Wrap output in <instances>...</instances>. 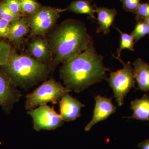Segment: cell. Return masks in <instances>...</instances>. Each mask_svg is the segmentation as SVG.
<instances>
[{
  "label": "cell",
  "mask_w": 149,
  "mask_h": 149,
  "mask_svg": "<svg viewBox=\"0 0 149 149\" xmlns=\"http://www.w3.org/2000/svg\"><path fill=\"white\" fill-rule=\"evenodd\" d=\"M97 14L98 27L97 33H103L107 35L109 33L110 27L113 24L117 12L115 9L104 7H96Z\"/></svg>",
  "instance_id": "4fadbf2b"
},
{
  "label": "cell",
  "mask_w": 149,
  "mask_h": 149,
  "mask_svg": "<svg viewBox=\"0 0 149 149\" xmlns=\"http://www.w3.org/2000/svg\"><path fill=\"white\" fill-rule=\"evenodd\" d=\"M123 68L111 72L108 79L110 86L114 93L116 100L119 106L124 102V99L131 88L135 86V79L131 63L122 62Z\"/></svg>",
  "instance_id": "8992f818"
},
{
  "label": "cell",
  "mask_w": 149,
  "mask_h": 149,
  "mask_svg": "<svg viewBox=\"0 0 149 149\" xmlns=\"http://www.w3.org/2000/svg\"><path fill=\"white\" fill-rule=\"evenodd\" d=\"M23 15L16 14L10 10L3 1H0V18L6 19L10 22L21 18Z\"/></svg>",
  "instance_id": "ffe728a7"
},
{
  "label": "cell",
  "mask_w": 149,
  "mask_h": 149,
  "mask_svg": "<svg viewBox=\"0 0 149 149\" xmlns=\"http://www.w3.org/2000/svg\"><path fill=\"white\" fill-rule=\"evenodd\" d=\"M23 95L14 86L0 67V106L5 113H10L15 104Z\"/></svg>",
  "instance_id": "ba28073f"
},
{
  "label": "cell",
  "mask_w": 149,
  "mask_h": 149,
  "mask_svg": "<svg viewBox=\"0 0 149 149\" xmlns=\"http://www.w3.org/2000/svg\"><path fill=\"white\" fill-rule=\"evenodd\" d=\"M70 92L65 86L50 78L25 96L24 107L29 111L49 103L56 104L65 94Z\"/></svg>",
  "instance_id": "277c9868"
},
{
  "label": "cell",
  "mask_w": 149,
  "mask_h": 149,
  "mask_svg": "<svg viewBox=\"0 0 149 149\" xmlns=\"http://www.w3.org/2000/svg\"><path fill=\"white\" fill-rule=\"evenodd\" d=\"M133 65V74L139 89L145 92L149 91V63L138 58Z\"/></svg>",
  "instance_id": "7c38bea8"
},
{
  "label": "cell",
  "mask_w": 149,
  "mask_h": 149,
  "mask_svg": "<svg viewBox=\"0 0 149 149\" xmlns=\"http://www.w3.org/2000/svg\"><path fill=\"white\" fill-rule=\"evenodd\" d=\"M60 115L64 121H73L81 116L84 104L70 95L69 93L65 94L59 102Z\"/></svg>",
  "instance_id": "30bf717a"
},
{
  "label": "cell",
  "mask_w": 149,
  "mask_h": 149,
  "mask_svg": "<svg viewBox=\"0 0 149 149\" xmlns=\"http://www.w3.org/2000/svg\"><path fill=\"white\" fill-rule=\"evenodd\" d=\"M65 10L66 9L40 7L28 17L30 36L35 37L45 35L55 24L59 17L60 13Z\"/></svg>",
  "instance_id": "5b68a950"
},
{
  "label": "cell",
  "mask_w": 149,
  "mask_h": 149,
  "mask_svg": "<svg viewBox=\"0 0 149 149\" xmlns=\"http://www.w3.org/2000/svg\"><path fill=\"white\" fill-rule=\"evenodd\" d=\"M10 29L11 22L6 19L0 18V38L8 39Z\"/></svg>",
  "instance_id": "603a6c76"
},
{
  "label": "cell",
  "mask_w": 149,
  "mask_h": 149,
  "mask_svg": "<svg viewBox=\"0 0 149 149\" xmlns=\"http://www.w3.org/2000/svg\"><path fill=\"white\" fill-rule=\"evenodd\" d=\"M0 67L14 86L22 89L31 88L46 80L51 72L49 64L12 50L7 63Z\"/></svg>",
  "instance_id": "3957f363"
},
{
  "label": "cell",
  "mask_w": 149,
  "mask_h": 149,
  "mask_svg": "<svg viewBox=\"0 0 149 149\" xmlns=\"http://www.w3.org/2000/svg\"><path fill=\"white\" fill-rule=\"evenodd\" d=\"M66 10L75 13L88 15L91 18L96 19L95 13L96 12V8L91 5V1L89 0L73 1Z\"/></svg>",
  "instance_id": "2e32d148"
},
{
  "label": "cell",
  "mask_w": 149,
  "mask_h": 149,
  "mask_svg": "<svg viewBox=\"0 0 149 149\" xmlns=\"http://www.w3.org/2000/svg\"><path fill=\"white\" fill-rule=\"evenodd\" d=\"M48 44L52 55L51 72L83 52L93 44V40L83 22L68 19L56 27L49 36Z\"/></svg>",
  "instance_id": "7a4b0ae2"
},
{
  "label": "cell",
  "mask_w": 149,
  "mask_h": 149,
  "mask_svg": "<svg viewBox=\"0 0 149 149\" xmlns=\"http://www.w3.org/2000/svg\"><path fill=\"white\" fill-rule=\"evenodd\" d=\"M109 70L104 65L102 56L97 54L93 43L83 52L63 63L60 75L67 88L80 93L101 82Z\"/></svg>",
  "instance_id": "6da1fadb"
},
{
  "label": "cell",
  "mask_w": 149,
  "mask_h": 149,
  "mask_svg": "<svg viewBox=\"0 0 149 149\" xmlns=\"http://www.w3.org/2000/svg\"><path fill=\"white\" fill-rule=\"evenodd\" d=\"M130 108L133 114L128 118L149 121V95H144L141 99L131 102Z\"/></svg>",
  "instance_id": "9a60e30c"
},
{
  "label": "cell",
  "mask_w": 149,
  "mask_h": 149,
  "mask_svg": "<svg viewBox=\"0 0 149 149\" xmlns=\"http://www.w3.org/2000/svg\"><path fill=\"white\" fill-rule=\"evenodd\" d=\"M134 13L139 19H144L149 18V2L141 3Z\"/></svg>",
  "instance_id": "7402d4cb"
},
{
  "label": "cell",
  "mask_w": 149,
  "mask_h": 149,
  "mask_svg": "<svg viewBox=\"0 0 149 149\" xmlns=\"http://www.w3.org/2000/svg\"><path fill=\"white\" fill-rule=\"evenodd\" d=\"M11 51V47L8 43L0 40V67L7 63Z\"/></svg>",
  "instance_id": "44dd1931"
},
{
  "label": "cell",
  "mask_w": 149,
  "mask_h": 149,
  "mask_svg": "<svg viewBox=\"0 0 149 149\" xmlns=\"http://www.w3.org/2000/svg\"><path fill=\"white\" fill-rule=\"evenodd\" d=\"M139 147L141 149H149V140H145L139 144Z\"/></svg>",
  "instance_id": "484cf974"
},
{
  "label": "cell",
  "mask_w": 149,
  "mask_h": 149,
  "mask_svg": "<svg viewBox=\"0 0 149 149\" xmlns=\"http://www.w3.org/2000/svg\"><path fill=\"white\" fill-rule=\"evenodd\" d=\"M29 31L28 17L23 16L21 18L11 22L10 33L8 39L16 45H19L23 37Z\"/></svg>",
  "instance_id": "5bb4252c"
},
{
  "label": "cell",
  "mask_w": 149,
  "mask_h": 149,
  "mask_svg": "<svg viewBox=\"0 0 149 149\" xmlns=\"http://www.w3.org/2000/svg\"><path fill=\"white\" fill-rule=\"evenodd\" d=\"M27 51L30 55L37 60L47 64L49 63L50 64L52 55L47 40L37 37L29 44Z\"/></svg>",
  "instance_id": "8fae6325"
},
{
  "label": "cell",
  "mask_w": 149,
  "mask_h": 149,
  "mask_svg": "<svg viewBox=\"0 0 149 149\" xmlns=\"http://www.w3.org/2000/svg\"><path fill=\"white\" fill-rule=\"evenodd\" d=\"M21 14L23 16L30 15L40 8V4L36 0H20Z\"/></svg>",
  "instance_id": "ac0fdd59"
},
{
  "label": "cell",
  "mask_w": 149,
  "mask_h": 149,
  "mask_svg": "<svg viewBox=\"0 0 149 149\" xmlns=\"http://www.w3.org/2000/svg\"><path fill=\"white\" fill-rule=\"evenodd\" d=\"M118 32L120 33V45L119 48L117 49V56L115 57L116 58L119 60L121 63L122 61L120 58V54L121 52L124 49H127L131 51L135 50L134 48V40L132 35L124 33L120 31V29L117 27H115Z\"/></svg>",
  "instance_id": "e0dca14e"
},
{
  "label": "cell",
  "mask_w": 149,
  "mask_h": 149,
  "mask_svg": "<svg viewBox=\"0 0 149 149\" xmlns=\"http://www.w3.org/2000/svg\"><path fill=\"white\" fill-rule=\"evenodd\" d=\"M95 105L92 119L85 126V130L89 131L91 128L97 123L107 119L116 111V107L112 102L111 99L97 95L95 97Z\"/></svg>",
  "instance_id": "9c48e42d"
},
{
  "label": "cell",
  "mask_w": 149,
  "mask_h": 149,
  "mask_svg": "<svg viewBox=\"0 0 149 149\" xmlns=\"http://www.w3.org/2000/svg\"><path fill=\"white\" fill-rule=\"evenodd\" d=\"M143 21L145 22L146 23L148 24V25L149 26V18L143 20Z\"/></svg>",
  "instance_id": "4316f807"
},
{
  "label": "cell",
  "mask_w": 149,
  "mask_h": 149,
  "mask_svg": "<svg viewBox=\"0 0 149 149\" xmlns=\"http://www.w3.org/2000/svg\"><path fill=\"white\" fill-rule=\"evenodd\" d=\"M120 1L122 3L123 7L125 11L134 13L141 3V0H120Z\"/></svg>",
  "instance_id": "cb8c5ba5"
},
{
  "label": "cell",
  "mask_w": 149,
  "mask_h": 149,
  "mask_svg": "<svg viewBox=\"0 0 149 149\" xmlns=\"http://www.w3.org/2000/svg\"><path fill=\"white\" fill-rule=\"evenodd\" d=\"M149 34V26L143 20H140L136 24L131 35L134 39V42L136 43Z\"/></svg>",
  "instance_id": "d6986e66"
},
{
  "label": "cell",
  "mask_w": 149,
  "mask_h": 149,
  "mask_svg": "<svg viewBox=\"0 0 149 149\" xmlns=\"http://www.w3.org/2000/svg\"><path fill=\"white\" fill-rule=\"evenodd\" d=\"M27 113L32 117L33 128L36 131L55 130L64 123L60 115L55 111L53 107L47 104L27 111Z\"/></svg>",
  "instance_id": "52a82bcc"
},
{
  "label": "cell",
  "mask_w": 149,
  "mask_h": 149,
  "mask_svg": "<svg viewBox=\"0 0 149 149\" xmlns=\"http://www.w3.org/2000/svg\"><path fill=\"white\" fill-rule=\"evenodd\" d=\"M3 1L13 13L16 14H22L20 0H4Z\"/></svg>",
  "instance_id": "d4e9b609"
}]
</instances>
